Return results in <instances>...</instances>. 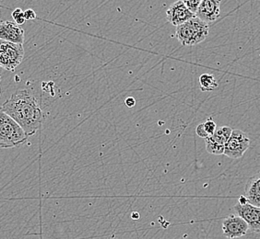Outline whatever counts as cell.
I'll return each mask as SVG.
<instances>
[{
	"label": "cell",
	"instance_id": "1",
	"mask_svg": "<svg viewBox=\"0 0 260 239\" xmlns=\"http://www.w3.org/2000/svg\"><path fill=\"white\" fill-rule=\"evenodd\" d=\"M25 132L28 136L40 129L44 115L39 100L30 90H18L1 107Z\"/></svg>",
	"mask_w": 260,
	"mask_h": 239
},
{
	"label": "cell",
	"instance_id": "2",
	"mask_svg": "<svg viewBox=\"0 0 260 239\" xmlns=\"http://www.w3.org/2000/svg\"><path fill=\"white\" fill-rule=\"evenodd\" d=\"M209 31V24L195 16L176 27L175 38L184 46H194L205 41Z\"/></svg>",
	"mask_w": 260,
	"mask_h": 239
},
{
	"label": "cell",
	"instance_id": "3",
	"mask_svg": "<svg viewBox=\"0 0 260 239\" xmlns=\"http://www.w3.org/2000/svg\"><path fill=\"white\" fill-rule=\"evenodd\" d=\"M29 136L0 107V148H12L25 143Z\"/></svg>",
	"mask_w": 260,
	"mask_h": 239
},
{
	"label": "cell",
	"instance_id": "4",
	"mask_svg": "<svg viewBox=\"0 0 260 239\" xmlns=\"http://www.w3.org/2000/svg\"><path fill=\"white\" fill-rule=\"evenodd\" d=\"M24 57L23 45L0 40V66L14 72Z\"/></svg>",
	"mask_w": 260,
	"mask_h": 239
},
{
	"label": "cell",
	"instance_id": "5",
	"mask_svg": "<svg viewBox=\"0 0 260 239\" xmlns=\"http://www.w3.org/2000/svg\"><path fill=\"white\" fill-rule=\"evenodd\" d=\"M250 146V139L241 130H233L230 138L226 143L224 154L232 160L242 157Z\"/></svg>",
	"mask_w": 260,
	"mask_h": 239
},
{
	"label": "cell",
	"instance_id": "6",
	"mask_svg": "<svg viewBox=\"0 0 260 239\" xmlns=\"http://www.w3.org/2000/svg\"><path fill=\"white\" fill-rule=\"evenodd\" d=\"M233 129L229 126H221L216 129L214 134L205 139L206 150L215 155L224 154L226 143L230 138Z\"/></svg>",
	"mask_w": 260,
	"mask_h": 239
},
{
	"label": "cell",
	"instance_id": "7",
	"mask_svg": "<svg viewBox=\"0 0 260 239\" xmlns=\"http://www.w3.org/2000/svg\"><path fill=\"white\" fill-rule=\"evenodd\" d=\"M249 226L239 215L231 214L222 222V232L227 238L242 237L247 234Z\"/></svg>",
	"mask_w": 260,
	"mask_h": 239
},
{
	"label": "cell",
	"instance_id": "8",
	"mask_svg": "<svg viewBox=\"0 0 260 239\" xmlns=\"http://www.w3.org/2000/svg\"><path fill=\"white\" fill-rule=\"evenodd\" d=\"M235 213L248 224L249 228L255 233H260V207L246 204H236L234 207Z\"/></svg>",
	"mask_w": 260,
	"mask_h": 239
},
{
	"label": "cell",
	"instance_id": "9",
	"mask_svg": "<svg viewBox=\"0 0 260 239\" xmlns=\"http://www.w3.org/2000/svg\"><path fill=\"white\" fill-rule=\"evenodd\" d=\"M166 15L167 20L175 27L181 25L196 16L195 13H193L181 0L176 1L169 7L166 11Z\"/></svg>",
	"mask_w": 260,
	"mask_h": 239
},
{
	"label": "cell",
	"instance_id": "10",
	"mask_svg": "<svg viewBox=\"0 0 260 239\" xmlns=\"http://www.w3.org/2000/svg\"><path fill=\"white\" fill-rule=\"evenodd\" d=\"M221 0H201L195 15L206 23L215 21L220 14Z\"/></svg>",
	"mask_w": 260,
	"mask_h": 239
},
{
	"label": "cell",
	"instance_id": "11",
	"mask_svg": "<svg viewBox=\"0 0 260 239\" xmlns=\"http://www.w3.org/2000/svg\"><path fill=\"white\" fill-rule=\"evenodd\" d=\"M24 30L12 21L0 22V40L7 41L13 44L23 45L24 43Z\"/></svg>",
	"mask_w": 260,
	"mask_h": 239
},
{
	"label": "cell",
	"instance_id": "12",
	"mask_svg": "<svg viewBox=\"0 0 260 239\" xmlns=\"http://www.w3.org/2000/svg\"><path fill=\"white\" fill-rule=\"evenodd\" d=\"M245 196L249 204L260 207V172L247 179Z\"/></svg>",
	"mask_w": 260,
	"mask_h": 239
},
{
	"label": "cell",
	"instance_id": "13",
	"mask_svg": "<svg viewBox=\"0 0 260 239\" xmlns=\"http://www.w3.org/2000/svg\"><path fill=\"white\" fill-rule=\"evenodd\" d=\"M200 85L201 91H212L215 90L219 83L215 78V76L211 74H202L200 76Z\"/></svg>",
	"mask_w": 260,
	"mask_h": 239
},
{
	"label": "cell",
	"instance_id": "14",
	"mask_svg": "<svg viewBox=\"0 0 260 239\" xmlns=\"http://www.w3.org/2000/svg\"><path fill=\"white\" fill-rule=\"evenodd\" d=\"M11 15H12L13 20H14V21H15L18 25H22V24L25 23L26 19L25 17H24V12L20 8L14 10Z\"/></svg>",
	"mask_w": 260,
	"mask_h": 239
},
{
	"label": "cell",
	"instance_id": "15",
	"mask_svg": "<svg viewBox=\"0 0 260 239\" xmlns=\"http://www.w3.org/2000/svg\"><path fill=\"white\" fill-rule=\"evenodd\" d=\"M203 125H204L205 131L207 132V134L209 135V136L213 135L216 129H217V125H216L215 123L212 121V119L207 120L205 123H203Z\"/></svg>",
	"mask_w": 260,
	"mask_h": 239
},
{
	"label": "cell",
	"instance_id": "16",
	"mask_svg": "<svg viewBox=\"0 0 260 239\" xmlns=\"http://www.w3.org/2000/svg\"><path fill=\"white\" fill-rule=\"evenodd\" d=\"M181 1L195 14L199 6L201 3V0H181Z\"/></svg>",
	"mask_w": 260,
	"mask_h": 239
},
{
	"label": "cell",
	"instance_id": "17",
	"mask_svg": "<svg viewBox=\"0 0 260 239\" xmlns=\"http://www.w3.org/2000/svg\"><path fill=\"white\" fill-rule=\"evenodd\" d=\"M196 133H197V135H199V136L201 137V138H203V139H206V138H208V137H209V135L207 134V132L205 131V128H204L203 123H202V124H200V125L197 126V128H196Z\"/></svg>",
	"mask_w": 260,
	"mask_h": 239
},
{
	"label": "cell",
	"instance_id": "18",
	"mask_svg": "<svg viewBox=\"0 0 260 239\" xmlns=\"http://www.w3.org/2000/svg\"><path fill=\"white\" fill-rule=\"evenodd\" d=\"M24 17H25L26 20H34L36 19L37 16H36L35 10L29 9L24 11Z\"/></svg>",
	"mask_w": 260,
	"mask_h": 239
},
{
	"label": "cell",
	"instance_id": "19",
	"mask_svg": "<svg viewBox=\"0 0 260 239\" xmlns=\"http://www.w3.org/2000/svg\"><path fill=\"white\" fill-rule=\"evenodd\" d=\"M125 104L126 105V107H128V108H133L136 105V100L133 97H128V98L125 100Z\"/></svg>",
	"mask_w": 260,
	"mask_h": 239
},
{
	"label": "cell",
	"instance_id": "20",
	"mask_svg": "<svg viewBox=\"0 0 260 239\" xmlns=\"http://www.w3.org/2000/svg\"><path fill=\"white\" fill-rule=\"evenodd\" d=\"M131 218L132 219H139L140 218V214H138V213H133L132 215H131Z\"/></svg>",
	"mask_w": 260,
	"mask_h": 239
},
{
	"label": "cell",
	"instance_id": "21",
	"mask_svg": "<svg viewBox=\"0 0 260 239\" xmlns=\"http://www.w3.org/2000/svg\"><path fill=\"white\" fill-rule=\"evenodd\" d=\"M0 81H1V75H0Z\"/></svg>",
	"mask_w": 260,
	"mask_h": 239
},
{
	"label": "cell",
	"instance_id": "22",
	"mask_svg": "<svg viewBox=\"0 0 260 239\" xmlns=\"http://www.w3.org/2000/svg\"><path fill=\"white\" fill-rule=\"evenodd\" d=\"M0 96H1V91H0Z\"/></svg>",
	"mask_w": 260,
	"mask_h": 239
}]
</instances>
